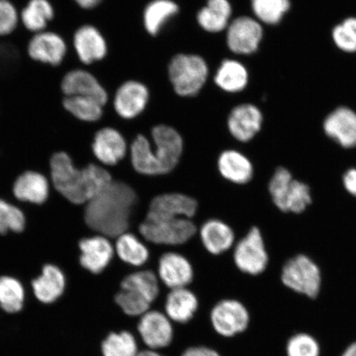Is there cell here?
I'll list each match as a JSON object with an SVG mask.
<instances>
[{"label":"cell","mask_w":356,"mask_h":356,"mask_svg":"<svg viewBox=\"0 0 356 356\" xmlns=\"http://www.w3.org/2000/svg\"><path fill=\"white\" fill-rule=\"evenodd\" d=\"M84 221L92 234L114 240L132 231L144 220L136 191L127 182L113 180L104 193L84 204Z\"/></svg>","instance_id":"obj_1"},{"label":"cell","mask_w":356,"mask_h":356,"mask_svg":"<svg viewBox=\"0 0 356 356\" xmlns=\"http://www.w3.org/2000/svg\"><path fill=\"white\" fill-rule=\"evenodd\" d=\"M163 291L154 270L133 269L120 282L113 302L123 314L140 318L152 308Z\"/></svg>","instance_id":"obj_2"},{"label":"cell","mask_w":356,"mask_h":356,"mask_svg":"<svg viewBox=\"0 0 356 356\" xmlns=\"http://www.w3.org/2000/svg\"><path fill=\"white\" fill-rule=\"evenodd\" d=\"M199 227L193 220L167 219L145 216L136 229L149 245L173 248L191 241L198 234Z\"/></svg>","instance_id":"obj_3"},{"label":"cell","mask_w":356,"mask_h":356,"mask_svg":"<svg viewBox=\"0 0 356 356\" xmlns=\"http://www.w3.org/2000/svg\"><path fill=\"white\" fill-rule=\"evenodd\" d=\"M50 181L52 188L69 202L76 206L88 203L82 168L75 165L68 154H53L50 161Z\"/></svg>","instance_id":"obj_4"},{"label":"cell","mask_w":356,"mask_h":356,"mask_svg":"<svg viewBox=\"0 0 356 356\" xmlns=\"http://www.w3.org/2000/svg\"><path fill=\"white\" fill-rule=\"evenodd\" d=\"M168 76L177 95L194 97L207 81L208 65L202 56L178 54L169 63Z\"/></svg>","instance_id":"obj_5"},{"label":"cell","mask_w":356,"mask_h":356,"mask_svg":"<svg viewBox=\"0 0 356 356\" xmlns=\"http://www.w3.org/2000/svg\"><path fill=\"white\" fill-rule=\"evenodd\" d=\"M234 264L245 275L257 277L265 273L269 265L264 233L258 226H252L236 242L231 251Z\"/></svg>","instance_id":"obj_6"},{"label":"cell","mask_w":356,"mask_h":356,"mask_svg":"<svg viewBox=\"0 0 356 356\" xmlns=\"http://www.w3.org/2000/svg\"><path fill=\"white\" fill-rule=\"evenodd\" d=\"M149 139L163 176L175 171L185 150L181 133L169 124H159L151 129Z\"/></svg>","instance_id":"obj_7"},{"label":"cell","mask_w":356,"mask_h":356,"mask_svg":"<svg viewBox=\"0 0 356 356\" xmlns=\"http://www.w3.org/2000/svg\"><path fill=\"white\" fill-rule=\"evenodd\" d=\"M282 280L292 291L309 298L318 296L322 277L318 266L309 257L298 255L283 266Z\"/></svg>","instance_id":"obj_8"},{"label":"cell","mask_w":356,"mask_h":356,"mask_svg":"<svg viewBox=\"0 0 356 356\" xmlns=\"http://www.w3.org/2000/svg\"><path fill=\"white\" fill-rule=\"evenodd\" d=\"M210 319L213 330L220 336L233 337L247 330L250 314L241 300L224 298L211 307Z\"/></svg>","instance_id":"obj_9"},{"label":"cell","mask_w":356,"mask_h":356,"mask_svg":"<svg viewBox=\"0 0 356 356\" xmlns=\"http://www.w3.org/2000/svg\"><path fill=\"white\" fill-rule=\"evenodd\" d=\"M163 248L158 258L156 273L162 286L167 289L190 287L194 282L193 264L175 249Z\"/></svg>","instance_id":"obj_10"},{"label":"cell","mask_w":356,"mask_h":356,"mask_svg":"<svg viewBox=\"0 0 356 356\" xmlns=\"http://www.w3.org/2000/svg\"><path fill=\"white\" fill-rule=\"evenodd\" d=\"M91 150L97 163L108 168H113L128 158L129 142L118 129L102 127L93 135Z\"/></svg>","instance_id":"obj_11"},{"label":"cell","mask_w":356,"mask_h":356,"mask_svg":"<svg viewBox=\"0 0 356 356\" xmlns=\"http://www.w3.org/2000/svg\"><path fill=\"white\" fill-rule=\"evenodd\" d=\"M79 261L88 273L99 275L113 264L115 257L113 240L95 234L80 239Z\"/></svg>","instance_id":"obj_12"},{"label":"cell","mask_w":356,"mask_h":356,"mask_svg":"<svg viewBox=\"0 0 356 356\" xmlns=\"http://www.w3.org/2000/svg\"><path fill=\"white\" fill-rule=\"evenodd\" d=\"M264 30L260 22L250 17H238L227 28V44L237 55H251L259 47Z\"/></svg>","instance_id":"obj_13"},{"label":"cell","mask_w":356,"mask_h":356,"mask_svg":"<svg viewBox=\"0 0 356 356\" xmlns=\"http://www.w3.org/2000/svg\"><path fill=\"white\" fill-rule=\"evenodd\" d=\"M198 211L197 200L190 195L176 193H164L155 195L149 204L146 215L167 219L193 220Z\"/></svg>","instance_id":"obj_14"},{"label":"cell","mask_w":356,"mask_h":356,"mask_svg":"<svg viewBox=\"0 0 356 356\" xmlns=\"http://www.w3.org/2000/svg\"><path fill=\"white\" fill-rule=\"evenodd\" d=\"M137 330L149 350L156 351L170 346L175 336L171 320L158 309H151L142 315L138 322Z\"/></svg>","instance_id":"obj_15"},{"label":"cell","mask_w":356,"mask_h":356,"mask_svg":"<svg viewBox=\"0 0 356 356\" xmlns=\"http://www.w3.org/2000/svg\"><path fill=\"white\" fill-rule=\"evenodd\" d=\"M264 117L255 105L240 104L230 111L227 119V130L239 144H247L260 132Z\"/></svg>","instance_id":"obj_16"},{"label":"cell","mask_w":356,"mask_h":356,"mask_svg":"<svg viewBox=\"0 0 356 356\" xmlns=\"http://www.w3.org/2000/svg\"><path fill=\"white\" fill-rule=\"evenodd\" d=\"M34 299L46 306L55 305L64 296L67 289L66 275L60 267L44 265L41 273L30 284Z\"/></svg>","instance_id":"obj_17"},{"label":"cell","mask_w":356,"mask_h":356,"mask_svg":"<svg viewBox=\"0 0 356 356\" xmlns=\"http://www.w3.org/2000/svg\"><path fill=\"white\" fill-rule=\"evenodd\" d=\"M197 236L204 250L213 257L232 251L238 240L232 227L217 218H211L202 222Z\"/></svg>","instance_id":"obj_18"},{"label":"cell","mask_w":356,"mask_h":356,"mask_svg":"<svg viewBox=\"0 0 356 356\" xmlns=\"http://www.w3.org/2000/svg\"><path fill=\"white\" fill-rule=\"evenodd\" d=\"M217 170L222 179L235 186L250 184L255 175V167L250 158L234 148L222 150L218 156Z\"/></svg>","instance_id":"obj_19"},{"label":"cell","mask_w":356,"mask_h":356,"mask_svg":"<svg viewBox=\"0 0 356 356\" xmlns=\"http://www.w3.org/2000/svg\"><path fill=\"white\" fill-rule=\"evenodd\" d=\"M52 189L50 178L37 171H26L17 177L13 186L17 203L42 206L47 202Z\"/></svg>","instance_id":"obj_20"},{"label":"cell","mask_w":356,"mask_h":356,"mask_svg":"<svg viewBox=\"0 0 356 356\" xmlns=\"http://www.w3.org/2000/svg\"><path fill=\"white\" fill-rule=\"evenodd\" d=\"M149 100L148 88L139 81L124 82L115 92L114 108L115 113L124 120H132L143 113Z\"/></svg>","instance_id":"obj_21"},{"label":"cell","mask_w":356,"mask_h":356,"mask_svg":"<svg viewBox=\"0 0 356 356\" xmlns=\"http://www.w3.org/2000/svg\"><path fill=\"white\" fill-rule=\"evenodd\" d=\"M162 297L164 314L177 323H189L200 308L199 297L190 287L164 291Z\"/></svg>","instance_id":"obj_22"},{"label":"cell","mask_w":356,"mask_h":356,"mask_svg":"<svg viewBox=\"0 0 356 356\" xmlns=\"http://www.w3.org/2000/svg\"><path fill=\"white\" fill-rule=\"evenodd\" d=\"M115 257L132 269L144 268L149 264L151 252L140 236L132 231L124 233L114 240Z\"/></svg>","instance_id":"obj_23"},{"label":"cell","mask_w":356,"mask_h":356,"mask_svg":"<svg viewBox=\"0 0 356 356\" xmlns=\"http://www.w3.org/2000/svg\"><path fill=\"white\" fill-rule=\"evenodd\" d=\"M129 160L137 175L148 177H162L161 168L149 136L138 133L129 144Z\"/></svg>","instance_id":"obj_24"},{"label":"cell","mask_w":356,"mask_h":356,"mask_svg":"<svg viewBox=\"0 0 356 356\" xmlns=\"http://www.w3.org/2000/svg\"><path fill=\"white\" fill-rule=\"evenodd\" d=\"M62 91L66 97H83L95 99L102 106L108 100V92L88 71L77 70L67 74L62 81Z\"/></svg>","instance_id":"obj_25"},{"label":"cell","mask_w":356,"mask_h":356,"mask_svg":"<svg viewBox=\"0 0 356 356\" xmlns=\"http://www.w3.org/2000/svg\"><path fill=\"white\" fill-rule=\"evenodd\" d=\"M324 131L344 148H353L356 146V113L347 108H337L325 120Z\"/></svg>","instance_id":"obj_26"},{"label":"cell","mask_w":356,"mask_h":356,"mask_svg":"<svg viewBox=\"0 0 356 356\" xmlns=\"http://www.w3.org/2000/svg\"><path fill=\"white\" fill-rule=\"evenodd\" d=\"M74 44L80 60L86 65L104 59L108 52L104 38L92 26L80 28L75 33Z\"/></svg>","instance_id":"obj_27"},{"label":"cell","mask_w":356,"mask_h":356,"mask_svg":"<svg viewBox=\"0 0 356 356\" xmlns=\"http://www.w3.org/2000/svg\"><path fill=\"white\" fill-rule=\"evenodd\" d=\"M29 53L33 60L52 65L63 60L66 46L59 35L53 33H39L29 43Z\"/></svg>","instance_id":"obj_28"},{"label":"cell","mask_w":356,"mask_h":356,"mask_svg":"<svg viewBox=\"0 0 356 356\" xmlns=\"http://www.w3.org/2000/svg\"><path fill=\"white\" fill-rule=\"evenodd\" d=\"M231 15L232 6L229 0H208L197 13V22L207 32L218 33L228 28Z\"/></svg>","instance_id":"obj_29"},{"label":"cell","mask_w":356,"mask_h":356,"mask_svg":"<svg viewBox=\"0 0 356 356\" xmlns=\"http://www.w3.org/2000/svg\"><path fill=\"white\" fill-rule=\"evenodd\" d=\"M26 289L20 280L11 275L0 277V310L4 314L15 315L25 309Z\"/></svg>","instance_id":"obj_30"},{"label":"cell","mask_w":356,"mask_h":356,"mask_svg":"<svg viewBox=\"0 0 356 356\" xmlns=\"http://www.w3.org/2000/svg\"><path fill=\"white\" fill-rule=\"evenodd\" d=\"M213 79L222 91L236 93L247 87L248 72L246 67L239 61L228 59L222 60Z\"/></svg>","instance_id":"obj_31"},{"label":"cell","mask_w":356,"mask_h":356,"mask_svg":"<svg viewBox=\"0 0 356 356\" xmlns=\"http://www.w3.org/2000/svg\"><path fill=\"white\" fill-rule=\"evenodd\" d=\"M179 7L172 0H154L146 6L144 12L145 28L150 35L160 33L163 26L177 15Z\"/></svg>","instance_id":"obj_32"},{"label":"cell","mask_w":356,"mask_h":356,"mask_svg":"<svg viewBox=\"0 0 356 356\" xmlns=\"http://www.w3.org/2000/svg\"><path fill=\"white\" fill-rule=\"evenodd\" d=\"M139 351L136 337L128 331L111 332L101 343L102 356H136Z\"/></svg>","instance_id":"obj_33"},{"label":"cell","mask_w":356,"mask_h":356,"mask_svg":"<svg viewBox=\"0 0 356 356\" xmlns=\"http://www.w3.org/2000/svg\"><path fill=\"white\" fill-rule=\"evenodd\" d=\"M63 105L75 118L84 122H99L104 115V106L89 97H65Z\"/></svg>","instance_id":"obj_34"},{"label":"cell","mask_w":356,"mask_h":356,"mask_svg":"<svg viewBox=\"0 0 356 356\" xmlns=\"http://www.w3.org/2000/svg\"><path fill=\"white\" fill-rule=\"evenodd\" d=\"M54 17V10L47 0H31L22 13V20L26 29L41 32Z\"/></svg>","instance_id":"obj_35"},{"label":"cell","mask_w":356,"mask_h":356,"mask_svg":"<svg viewBox=\"0 0 356 356\" xmlns=\"http://www.w3.org/2000/svg\"><path fill=\"white\" fill-rule=\"evenodd\" d=\"M26 225V215L19 204L0 198V235L21 234Z\"/></svg>","instance_id":"obj_36"},{"label":"cell","mask_w":356,"mask_h":356,"mask_svg":"<svg viewBox=\"0 0 356 356\" xmlns=\"http://www.w3.org/2000/svg\"><path fill=\"white\" fill-rule=\"evenodd\" d=\"M289 8V0H252V11L257 19L266 24H278Z\"/></svg>","instance_id":"obj_37"},{"label":"cell","mask_w":356,"mask_h":356,"mask_svg":"<svg viewBox=\"0 0 356 356\" xmlns=\"http://www.w3.org/2000/svg\"><path fill=\"white\" fill-rule=\"evenodd\" d=\"M293 178L291 172L283 167L277 168L269 181L268 193L273 204L280 211L286 212V202Z\"/></svg>","instance_id":"obj_38"},{"label":"cell","mask_w":356,"mask_h":356,"mask_svg":"<svg viewBox=\"0 0 356 356\" xmlns=\"http://www.w3.org/2000/svg\"><path fill=\"white\" fill-rule=\"evenodd\" d=\"M334 42L341 51L356 52V17H349L332 31Z\"/></svg>","instance_id":"obj_39"},{"label":"cell","mask_w":356,"mask_h":356,"mask_svg":"<svg viewBox=\"0 0 356 356\" xmlns=\"http://www.w3.org/2000/svg\"><path fill=\"white\" fill-rule=\"evenodd\" d=\"M312 202L308 185L293 179L289 188L286 202V212L300 213L304 212Z\"/></svg>","instance_id":"obj_40"},{"label":"cell","mask_w":356,"mask_h":356,"mask_svg":"<svg viewBox=\"0 0 356 356\" xmlns=\"http://www.w3.org/2000/svg\"><path fill=\"white\" fill-rule=\"evenodd\" d=\"M288 356H319L318 341L309 334H297L289 340L286 347Z\"/></svg>","instance_id":"obj_41"},{"label":"cell","mask_w":356,"mask_h":356,"mask_svg":"<svg viewBox=\"0 0 356 356\" xmlns=\"http://www.w3.org/2000/svg\"><path fill=\"white\" fill-rule=\"evenodd\" d=\"M17 13L7 0H0V35H8L15 29Z\"/></svg>","instance_id":"obj_42"},{"label":"cell","mask_w":356,"mask_h":356,"mask_svg":"<svg viewBox=\"0 0 356 356\" xmlns=\"http://www.w3.org/2000/svg\"><path fill=\"white\" fill-rule=\"evenodd\" d=\"M181 356H221L217 350L207 346H193L186 349Z\"/></svg>","instance_id":"obj_43"},{"label":"cell","mask_w":356,"mask_h":356,"mask_svg":"<svg viewBox=\"0 0 356 356\" xmlns=\"http://www.w3.org/2000/svg\"><path fill=\"white\" fill-rule=\"evenodd\" d=\"M343 185L348 193L356 197V168H351L343 176Z\"/></svg>","instance_id":"obj_44"},{"label":"cell","mask_w":356,"mask_h":356,"mask_svg":"<svg viewBox=\"0 0 356 356\" xmlns=\"http://www.w3.org/2000/svg\"><path fill=\"white\" fill-rule=\"evenodd\" d=\"M80 7L86 8H93L99 6L102 0H75Z\"/></svg>","instance_id":"obj_45"},{"label":"cell","mask_w":356,"mask_h":356,"mask_svg":"<svg viewBox=\"0 0 356 356\" xmlns=\"http://www.w3.org/2000/svg\"><path fill=\"white\" fill-rule=\"evenodd\" d=\"M136 356H165L158 353V351L152 350H145L139 351Z\"/></svg>","instance_id":"obj_46"},{"label":"cell","mask_w":356,"mask_h":356,"mask_svg":"<svg viewBox=\"0 0 356 356\" xmlns=\"http://www.w3.org/2000/svg\"><path fill=\"white\" fill-rule=\"evenodd\" d=\"M341 356H356V342L351 344Z\"/></svg>","instance_id":"obj_47"}]
</instances>
